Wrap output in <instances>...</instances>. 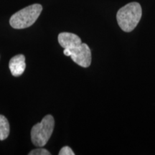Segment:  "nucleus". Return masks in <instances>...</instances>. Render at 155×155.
I'll list each match as a JSON object with an SVG mask.
<instances>
[{"mask_svg": "<svg viewBox=\"0 0 155 155\" xmlns=\"http://www.w3.org/2000/svg\"><path fill=\"white\" fill-rule=\"evenodd\" d=\"M59 155H74L75 153L73 152V151L71 150V147H64L61 149L59 153Z\"/></svg>", "mask_w": 155, "mask_h": 155, "instance_id": "nucleus-9", "label": "nucleus"}, {"mask_svg": "<svg viewBox=\"0 0 155 155\" xmlns=\"http://www.w3.org/2000/svg\"><path fill=\"white\" fill-rule=\"evenodd\" d=\"M42 7L34 4L15 13L9 19V24L15 29H25L32 26L41 14Z\"/></svg>", "mask_w": 155, "mask_h": 155, "instance_id": "nucleus-2", "label": "nucleus"}, {"mask_svg": "<svg viewBox=\"0 0 155 155\" xmlns=\"http://www.w3.org/2000/svg\"><path fill=\"white\" fill-rule=\"evenodd\" d=\"M55 120L53 116L47 115L41 122L37 124L31 130V139L34 145L37 147H44L48 143L53 134Z\"/></svg>", "mask_w": 155, "mask_h": 155, "instance_id": "nucleus-3", "label": "nucleus"}, {"mask_svg": "<svg viewBox=\"0 0 155 155\" xmlns=\"http://www.w3.org/2000/svg\"><path fill=\"white\" fill-rule=\"evenodd\" d=\"M9 134V124L7 118L0 115V140H5Z\"/></svg>", "mask_w": 155, "mask_h": 155, "instance_id": "nucleus-7", "label": "nucleus"}, {"mask_svg": "<svg viewBox=\"0 0 155 155\" xmlns=\"http://www.w3.org/2000/svg\"><path fill=\"white\" fill-rule=\"evenodd\" d=\"M142 15L141 7L138 2H131L121 7L116 15L118 24L124 32H129L134 30Z\"/></svg>", "mask_w": 155, "mask_h": 155, "instance_id": "nucleus-1", "label": "nucleus"}, {"mask_svg": "<svg viewBox=\"0 0 155 155\" xmlns=\"http://www.w3.org/2000/svg\"><path fill=\"white\" fill-rule=\"evenodd\" d=\"M50 153L45 149H36V150H32L29 153V155H50Z\"/></svg>", "mask_w": 155, "mask_h": 155, "instance_id": "nucleus-8", "label": "nucleus"}, {"mask_svg": "<svg viewBox=\"0 0 155 155\" xmlns=\"http://www.w3.org/2000/svg\"><path fill=\"white\" fill-rule=\"evenodd\" d=\"M58 42L64 49H71L82 43L78 36L70 32L60 33L58 35Z\"/></svg>", "mask_w": 155, "mask_h": 155, "instance_id": "nucleus-5", "label": "nucleus"}, {"mask_svg": "<svg viewBox=\"0 0 155 155\" xmlns=\"http://www.w3.org/2000/svg\"><path fill=\"white\" fill-rule=\"evenodd\" d=\"M9 70L13 76L18 77L24 73L26 63L25 57L23 55H17L11 58L9 64Z\"/></svg>", "mask_w": 155, "mask_h": 155, "instance_id": "nucleus-6", "label": "nucleus"}, {"mask_svg": "<svg viewBox=\"0 0 155 155\" xmlns=\"http://www.w3.org/2000/svg\"><path fill=\"white\" fill-rule=\"evenodd\" d=\"M63 53L66 56H71L74 63L83 68H88L91 63V52L86 43H81L71 49H64Z\"/></svg>", "mask_w": 155, "mask_h": 155, "instance_id": "nucleus-4", "label": "nucleus"}]
</instances>
